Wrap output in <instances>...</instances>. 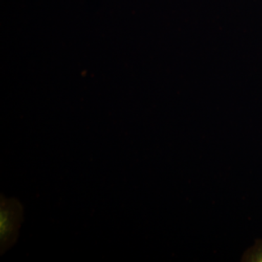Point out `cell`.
<instances>
[{"mask_svg":"<svg viewBox=\"0 0 262 262\" xmlns=\"http://www.w3.org/2000/svg\"><path fill=\"white\" fill-rule=\"evenodd\" d=\"M242 261L262 262V239H256L254 246L248 248L243 256Z\"/></svg>","mask_w":262,"mask_h":262,"instance_id":"cell-2","label":"cell"},{"mask_svg":"<svg viewBox=\"0 0 262 262\" xmlns=\"http://www.w3.org/2000/svg\"><path fill=\"white\" fill-rule=\"evenodd\" d=\"M21 205L15 200L2 196L0 210V235L2 253L13 246L18 237L22 220Z\"/></svg>","mask_w":262,"mask_h":262,"instance_id":"cell-1","label":"cell"}]
</instances>
